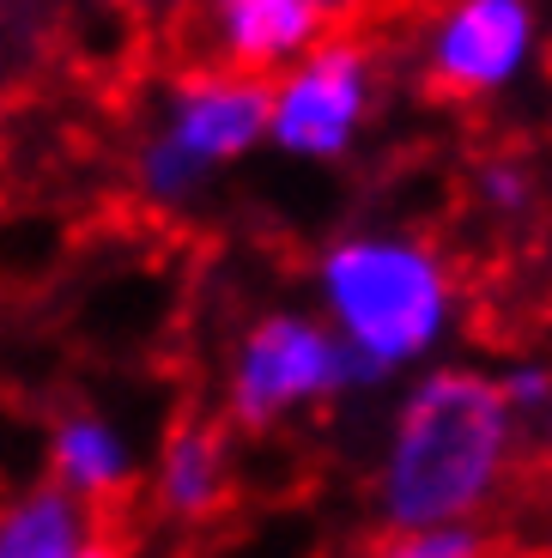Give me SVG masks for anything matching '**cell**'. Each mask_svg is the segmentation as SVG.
<instances>
[{
  "instance_id": "obj_1",
  "label": "cell",
  "mask_w": 552,
  "mask_h": 558,
  "mask_svg": "<svg viewBox=\"0 0 552 558\" xmlns=\"http://www.w3.org/2000/svg\"><path fill=\"white\" fill-rule=\"evenodd\" d=\"M516 456V413L492 371L431 364L400 383L376 456V517L388 534L473 522L504 492Z\"/></svg>"
},
{
  "instance_id": "obj_2",
  "label": "cell",
  "mask_w": 552,
  "mask_h": 558,
  "mask_svg": "<svg viewBox=\"0 0 552 558\" xmlns=\"http://www.w3.org/2000/svg\"><path fill=\"white\" fill-rule=\"evenodd\" d=\"M310 286L316 316L371 371V383L431 371L461 316L456 267L431 238L400 225H359L328 238L310 267Z\"/></svg>"
},
{
  "instance_id": "obj_3",
  "label": "cell",
  "mask_w": 552,
  "mask_h": 558,
  "mask_svg": "<svg viewBox=\"0 0 552 558\" xmlns=\"http://www.w3.org/2000/svg\"><path fill=\"white\" fill-rule=\"evenodd\" d=\"M274 80H249L231 68H189L165 85L158 122L134 153V182L153 207H189L219 170L243 165L267 146Z\"/></svg>"
},
{
  "instance_id": "obj_4",
  "label": "cell",
  "mask_w": 552,
  "mask_h": 558,
  "mask_svg": "<svg viewBox=\"0 0 552 558\" xmlns=\"http://www.w3.org/2000/svg\"><path fill=\"white\" fill-rule=\"evenodd\" d=\"M352 389H371V371L316 310H262L225 364V413L237 432H279L286 418H304Z\"/></svg>"
},
{
  "instance_id": "obj_5",
  "label": "cell",
  "mask_w": 552,
  "mask_h": 558,
  "mask_svg": "<svg viewBox=\"0 0 552 558\" xmlns=\"http://www.w3.org/2000/svg\"><path fill=\"white\" fill-rule=\"evenodd\" d=\"M383 98V61L364 37L328 31L298 68L274 80V122L267 146L291 165H340L359 153L364 128Z\"/></svg>"
},
{
  "instance_id": "obj_6",
  "label": "cell",
  "mask_w": 552,
  "mask_h": 558,
  "mask_svg": "<svg viewBox=\"0 0 552 558\" xmlns=\"http://www.w3.org/2000/svg\"><path fill=\"white\" fill-rule=\"evenodd\" d=\"M540 61L535 0H437L419 31V73L456 104L504 98Z\"/></svg>"
},
{
  "instance_id": "obj_7",
  "label": "cell",
  "mask_w": 552,
  "mask_h": 558,
  "mask_svg": "<svg viewBox=\"0 0 552 558\" xmlns=\"http://www.w3.org/2000/svg\"><path fill=\"white\" fill-rule=\"evenodd\" d=\"M201 31H207L213 68L279 80L328 37V19L310 0H201Z\"/></svg>"
},
{
  "instance_id": "obj_8",
  "label": "cell",
  "mask_w": 552,
  "mask_h": 558,
  "mask_svg": "<svg viewBox=\"0 0 552 558\" xmlns=\"http://www.w3.org/2000/svg\"><path fill=\"white\" fill-rule=\"evenodd\" d=\"M0 558H122V553L104 541L92 504H80L56 480H43V486L0 504Z\"/></svg>"
},
{
  "instance_id": "obj_9",
  "label": "cell",
  "mask_w": 552,
  "mask_h": 558,
  "mask_svg": "<svg viewBox=\"0 0 552 558\" xmlns=\"http://www.w3.org/2000/svg\"><path fill=\"white\" fill-rule=\"evenodd\" d=\"M49 474H56V486H68L80 504H116L134 492L140 480V456L134 444H128V432L116 425V418L92 413V407H80V413H68L49 432Z\"/></svg>"
},
{
  "instance_id": "obj_10",
  "label": "cell",
  "mask_w": 552,
  "mask_h": 558,
  "mask_svg": "<svg viewBox=\"0 0 552 558\" xmlns=\"http://www.w3.org/2000/svg\"><path fill=\"white\" fill-rule=\"evenodd\" d=\"M231 492V437L207 418H189L158 444L153 468V498L177 522H207Z\"/></svg>"
},
{
  "instance_id": "obj_11",
  "label": "cell",
  "mask_w": 552,
  "mask_h": 558,
  "mask_svg": "<svg viewBox=\"0 0 552 558\" xmlns=\"http://www.w3.org/2000/svg\"><path fill=\"white\" fill-rule=\"evenodd\" d=\"M376 558H485L480 522H443V529H400Z\"/></svg>"
},
{
  "instance_id": "obj_12",
  "label": "cell",
  "mask_w": 552,
  "mask_h": 558,
  "mask_svg": "<svg viewBox=\"0 0 552 558\" xmlns=\"http://www.w3.org/2000/svg\"><path fill=\"white\" fill-rule=\"evenodd\" d=\"M473 195H480V207L516 219V213L535 207V170H528L523 158H485V165L473 170Z\"/></svg>"
},
{
  "instance_id": "obj_13",
  "label": "cell",
  "mask_w": 552,
  "mask_h": 558,
  "mask_svg": "<svg viewBox=\"0 0 552 558\" xmlns=\"http://www.w3.org/2000/svg\"><path fill=\"white\" fill-rule=\"evenodd\" d=\"M497 395L511 401L516 418H528V413L547 418V407H552V364H547V359H516V364H504V371H497Z\"/></svg>"
},
{
  "instance_id": "obj_14",
  "label": "cell",
  "mask_w": 552,
  "mask_h": 558,
  "mask_svg": "<svg viewBox=\"0 0 552 558\" xmlns=\"http://www.w3.org/2000/svg\"><path fill=\"white\" fill-rule=\"evenodd\" d=\"M310 7H316V13L328 19V31H334V25H346V19H359L371 0H310Z\"/></svg>"
},
{
  "instance_id": "obj_15",
  "label": "cell",
  "mask_w": 552,
  "mask_h": 558,
  "mask_svg": "<svg viewBox=\"0 0 552 558\" xmlns=\"http://www.w3.org/2000/svg\"><path fill=\"white\" fill-rule=\"evenodd\" d=\"M540 444H547V461H552V407H547V418H540Z\"/></svg>"
},
{
  "instance_id": "obj_16",
  "label": "cell",
  "mask_w": 552,
  "mask_h": 558,
  "mask_svg": "<svg viewBox=\"0 0 552 558\" xmlns=\"http://www.w3.org/2000/svg\"><path fill=\"white\" fill-rule=\"evenodd\" d=\"M153 7H194V0H153Z\"/></svg>"
}]
</instances>
